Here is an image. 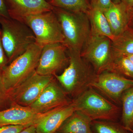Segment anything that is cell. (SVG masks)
<instances>
[{
    "mask_svg": "<svg viewBox=\"0 0 133 133\" xmlns=\"http://www.w3.org/2000/svg\"><path fill=\"white\" fill-rule=\"evenodd\" d=\"M68 66L62 74L54 76L65 92L73 99L92 87L97 74L82 57L80 51L68 50Z\"/></svg>",
    "mask_w": 133,
    "mask_h": 133,
    "instance_id": "obj_1",
    "label": "cell"
},
{
    "mask_svg": "<svg viewBox=\"0 0 133 133\" xmlns=\"http://www.w3.org/2000/svg\"><path fill=\"white\" fill-rule=\"evenodd\" d=\"M75 111L95 120L118 122L121 115V107L117 105L90 87L72 101Z\"/></svg>",
    "mask_w": 133,
    "mask_h": 133,
    "instance_id": "obj_2",
    "label": "cell"
},
{
    "mask_svg": "<svg viewBox=\"0 0 133 133\" xmlns=\"http://www.w3.org/2000/svg\"><path fill=\"white\" fill-rule=\"evenodd\" d=\"M1 38L8 64L35 42L33 32L26 24L11 17L0 18Z\"/></svg>",
    "mask_w": 133,
    "mask_h": 133,
    "instance_id": "obj_3",
    "label": "cell"
},
{
    "mask_svg": "<svg viewBox=\"0 0 133 133\" xmlns=\"http://www.w3.org/2000/svg\"><path fill=\"white\" fill-rule=\"evenodd\" d=\"M61 26L64 44L68 50L81 52L90 36V24L87 15L54 7Z\"/></svg>",
    "mask_w": 133,
    "mask_h": 133,
    "instance_id": "obj_4",
    "label": "cell"
},
{
    "mask_svg": "<svg viewBox=\"0 0 133 133\" xmlns=\"http://www.w3.org/2000/svg\"><path fill=\"white\" fill-rule=\"evenodd\" d=\"M42 48L35 42L3 69L0 77L8 91L19 85L36 71Z\"/></svg>",
    "mask_w": 133,
    "mask_h": 133,
    "instance_id": "obj_5",
    "label": "cell"
},
{
    "mask_svg": "<svg viewBox=\"0 0 133 133\" xmlns=\"http://www.w3.org/2000/svg\"><path fill=\"white\" fill-rule=\"evenodd\" d=\"M16 20L31 29L35 42L42 47L52 43H64L61 26L53 10L20 17Z\"/></svg>",
    "mask_w": 133,
    "mask_h": 133,
    "instance_id": "obj_6",
    "label": "cell"
},
{
    "mask_svg": "<svg viewBox=\"0 0 133 133\" xmlns=\"http://www.w3.org/2000/svg\"><path fill=\"white\" fill-rule=\"evenodd\" d=\"M81 55L92 66L97 75L108 71L115 57L112 40L105 36L91 33Z\"/></svg>",
    "mask_w": 133,
    "mask_h": 133,
    "instance_id": "obj_7",
    "label": "cell"
},
{
    "mask_svg": "<svg viewBox=\"0 0 133 133\" xmlns=\"http://www.w3.org/2000/svg\"><path fill=\"white\" fill-rule=\"evenodd\" d=\"M54 77L35 72L19 85L8 91L12 104L29 107L38 98Z\"/></svg>",
    "mask_w": 133,
    "mask_h": 133,
    "instance_id": "obj_8",
    "label": "cell"
},
{
    "mask_svg": "<svg viewBox=\"0 0 133 133\" xmlns=\"http://www.w3.org/2000/svg\"><path fill=\"white\" fill-rule=\"evenodd\" d=\"M92 87L113 103L121 107L122 94L133 87V79L106 71L97 75Z\"/></svg>",
    "mask_w": 133,
    "mask_h": 133,
    "instance_id": "obj_9",
    "label": "cell"
},
{
    "mask_svg": "<svg viewBox=\"0 0 133 133\" xmlns=\"http://www.w3.org/2000/svg\"><path fill=\"white\" fill-rule=\"evenodd\" d=\"M66 46L62 43L46 44L43 47L36 72L44 76H53L69 64Z\"/></svg>",
    "mask_w": 133,
    "mask_h": 133,
    "instance_id": "obj_10",
    "label": "cell"
},
{
    "mask_svg": "<svg viewBox=\"0 0 133 133\" xmlns=\"http://www.w3.org/2000/svg\"><path fill=\"white\" fill-rule=\"evenodd\" d=\"M72 101L55 77L38 98L28 107L37 113L44 114L70 104Z\"/></svg>",
    "mask_w": 133,
    "mask_h": 133,
    "instance_id": "obj_11",
    "label": "cell"
},
{
    "mask_svg": "<svg viewBox=\"0 0 133 133\" xmlns=\"http://www.w3.org/2000/svg\"><path fill=\"white\" fill-rule=\"evenodd\" d=\"M53 110L46 113H37L28 107L13 104L9 108L0 111V127L36 125Z\"/></svg>",
    "mask_w": 133,
    "mask_h": 133,
    "instance_id": "obj_12",
    "label": "cell"
},
{
    "mask_svg": "<svg viewBox=\"0 0 133 133\" xmlns=\"http://www.w3.org/2000/svg\"><path fill=\"white\" fill-rule=\"evenodd\" d=\"M10 17H20L52 11L54 7L46 0H5Z\"/></svg>",
    "mask_w": 133,
    "mask_h": 133,
    "instance_id": "obj_13",
    "label": "cell"
},
{
    "mask_svg": "<svg viewBox=\"0 0 133 133\" xmlns=\"http://www.w3.org/2000/svg\"><path fill=\"white\" fill-rule=\"evenodd\" d=\"M75 111L72 102L56 108L36 124L37 133H55L64 122Z\"/></svg>",
    "mask_w": 133,
    "mask_h": 133,
    "instance_id": "obj_14",
    "label": "cell"
},
{
    "mask_svg": "<svg viewBox=\"0 0 133 133\" xmlns=\"http://www.w3.org/2000/svg\"><path fill=\"white\" fill-rule=\"evenodd\" d=\"M104 14L115 37L128 28L130 21L129 9L122 2H112Z\"/></svg>",
    "mask_w": 133,
    "mask_h": 133,
    "instance_id": "obj_15",
    "label": "cell"
},
{
    "mask_svg": "<svg viewBox=\"0 0 133 133\" xmlns=\"http://www.w3.org/2000/svg\"><path fill=\"white\" fill-rule=\"evenodd\" d=\"M91 121L78 111H75L62 124L56 132L92 133Z\"/></svg>",
    "mask_w": 133,
    "mask_h": 133,
    "instance_id": "obj_16",
    "label": "cell"
},
{
    "mask_svg": "<svg viewBox=\"0 0 133 133\" xmlns=\"http://www.w3.org/2000/svg\"><path fill=\"white\" fill-rule=\"evenodd\" d=\"M87 15L90 24L91 34L105 36L112 41L113 40L114 37L103 11L91 6Z\"/></svg>",
    "mask_w": 133,
    "mask_h": 133,
    "instance_id": "obj_17",
    "label": "cell"
},
{
    "mask_svg": "<svg viewBox=\"0 0 133 133\" xmlns=\"http://www.w3.org/2000/svg\"><path fill=\"white\" fill-rule=\"evenodd\" d=\"M121 124L129 132L133 133V87L122 96Z\"/></svg>",
    "mask_w": 133,
    "mask_h": 133,
    "instance_id": "obj_18",
    "label": "cell"
},
{
    "mask_svg": "<svg viewBox=\"0 0 133 133\" xmlns=\"http://www.w3.org/2000/svg\"><path fill=\"white\" fill-rule=\"evenodd\" d=\"M115 55H133V29L129 28L112 41Z\"/></svg>",
    "mask_w": 133,
    "mask_h": 133,
    "instance_id": "obj_19",
    "label": "cell"
},
{
    "mask_svg": "<svg viewBox=\"0 0 133 133\" xmlns=\"http://www.w3.org/2000/svg\"><path fill=\"white\" fill-rule=\"evenodd\" d=\"M49 3L54 7L86 14L91 8L87 0H51Z\"/></svg>",
    "mask_w": 133,
    "mask_h": 133,
    "instance_id": "obj_20",
    "label": "cell"
},
{
    "mask_svg": "<svg viewBox=\"0 0 133 133\" xmlns=\"http://www.w3.org/2000/svg\"><path fill=\"white\" fill-rule=\"evenodd\" d=\"M108 71L133 79V64L126 56L115 55L113 62Z\"/></svg>",
    "mask_w": 133,
    "mask_h": 133,
    "instance_id": "obj_21",
    "label": "cell"
},
{
    "mask_svg": "<svg viewBox=\"0 0 133 133\" xmlns=\"http://www.w3.org/2000/svg\"><path fill=\"white\" fill-rule=\"evenodd\" d=\"M92 133H129L118 122L95 120L91 122Z\"/></svg>",
    "mask_w": 133,
    "mask_h": 133,
    "instance_id": "obj_22",
    "label": "cell"
},
{
    "mask_svg": "<svg viewBox=\"0 0 133 133\" xmlns=\"http://www.w3.org/2000/svg\"><path fill=\"white\" fill-rule=\"evenodd\" d=\"M12 105L8 92L4 87L0 77V111L9 108Z\"/></svg>",
    "mask_w": 133,
    "mask_h": 133,
    "instance_id": "obj_23",
    "label": "cell"
},
{
    "mask_svg": "<svg viewBox=\"0 0 133 133\" xmlns=\"http://www.w3.org/2000/svg\"><path fill=\"white\" fill-rule=\"evenodd\" d=\"M30 125H11L0 127V133H18Z\"/></svg>",
    "mask_w": 133,
    "mask_h": 133,
    "instance_id": "obj_24",
    "label": "cell"
},
{
    "mask_svg": "<svg viewBox=\"0 0 133 133\" xmlns=\"http://www.w3.org/2000/svg\"><path fill=\"white\" fill-rule=\"evenodd\" d=\"M112 0H91V6L98 8L104 12L112 3Z\"/></svg>",
    "mask_w": 133,
    "mask_h": 133,
    "instance_id": "obj_25",
    "label": "cell"
},
{
    "mask_svg": "<svg viewBox=\"0 0 133 133\" xmlns=\"http://www.w3.org/2000/svg\"><path fill=\"white\" fill-rule=\"evenodd\" d=\"M1 30L0 31V75L2 72L8 64V59L3 49L1 38Z\"/></svg>",
    "mask_w": 133,
    "mask_h": 133,
    "instance_id": "obj_26",
    "label": "cell"
},
{
    "mask_svg": "<svg viewBox=\"0 0 133 133\" xmlns=\"http://www.w3.org/2000/svg\"><path fill=\"white\" fill-rule=\"evenodd\" d=\"M10 17L5 0H0V18Z\"/></svg>",
    "mask_w": 133,
    "mask_h": 133,
    "instance_id": "obj_27",
    "label": "cell"
},
{
    "mask_svg": "<svg viewBox=\"0 0 133 133\" xmlns=\"http://www.w3.org/2000/svg\"><path fill=\"white\" fill-rule=\"evenodd\" d=\"M18 133H37L36 128V125L30 126Z\"/></svg>",
    "mask_w": 133,
    "mask_h": 133,
    "instance_id": "obj_28",
    "label": "cell"
},
{
    "mask_svg": "<svg viewBox=\"0 0 133 133\" xmlns=\"http://www.w3.org/2000/svg\"><path fill=\"white\" fill-rule=\"evenodd\" d=\"M121 2L123 3L129 9L133 7V0H121Z\"/></svg>",
    "mask_w": 133,
    "mask_h": 133,
    "instance_id": "obj_29",
    "label": "cell"
},
{
    "mask_svg": "<svg viewBox=\"0 0 133 133\" xmlns=\"http://www.w3.org/2000/svg\"><path fill=\"white\" fill-rule=\"evenodd\" d=\"M130 21L129 27L133 29V7L129 9Z\"/></svg>",
    "mask_w": 133,
    "mask_h": 133,
    "instance_id": "obj_30",
    "label": "cell"
},
{
    "mask_svg": "<svg viewBox=\"0 0 133 133\" xmlns=\"http://www.w3.org/2000/svg\"><path fill=\"white\" fill-rule=\"evenodd\" d=\"M128 57L129 59H130V61L132 62L133 64V55H128V56H126Z\"/></svg>",
    "mask_w": 133,
    "mask_h": 133,
    "instance_id": "obj_31",
    "label": "cell"
},
{
    "mask_svg": "<svg viewBox=\"0 0 133 133\" xmlns=\"http://www.w3.org/2000/svg\"><path fill=\"white\" fill-rule=\"evenodd\" d=\"M112 2L115 3H118L121 2V0H112Z\"/></svg>",
    "mask_w": 133,
    "mask_h": 133,
    "instance_id": "obj_32",
    "label": "cell"
},
{
    "mask_svg": "<svg viewBox=\"0 0 133 133\" xmlns=\"http://www.w3.org/2000/svg\"><path fill=\"white\" fill-rule=\"evenodd\" d=\"M1 28H0V31H1Z\"/></svg>",
    "mask_w": 133,
    "mask_h": 133,
    "instance_id": "obj_33",
    "label": "cell"
},
{
    "mask_svg": "<svg viewBox=\"0 0 133 133\" xmlns=\"http://www.w3.org/2000/svg\"><path fill=\"white\" fill-rule=\"evenodd\" d=\"M55 133H57V132H56Z\"/></svg>",
    "mask_w": 133,
    "mask_h": 133,
    "instance_id": "obj_34",
    "label": "cell"
},
{
    "mask_svg": "<svg viewBox=\"0 0 133 133\" xmlns=\"http://www.w3.org/2000/svg\"></svg>",
    "mask_w": 133,
    "mask_h": 133,
    "instance_id": "obj_35",
    "label": "cell"
}]
</instances>
